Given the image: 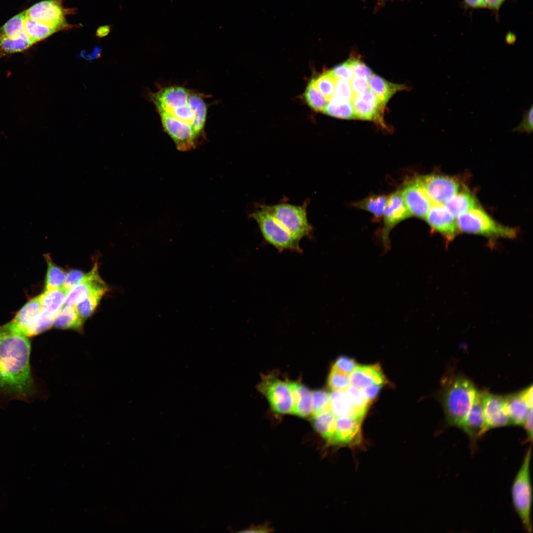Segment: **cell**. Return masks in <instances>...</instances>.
Returning <instances> with one entry per match:
<instances>
[{
	"mask_svg": "<svg viewBox=\"0 0 533 533\" xmlns=\"http://www.w3.org/2000/svg\"><path fill=\"white\" fill-rule=\"evenodd\" d=\"M460 429L468 436L471 451L474 453L478 439L487 432L481 392H477Z\"/></svg>",
	"mask_w": 533,
	"mask_h": 533,
	"instance_id": "cell-17",
	"label": "cell"
},
{
	"mask_svg": "<svg viewBox=\"0 0 533 533\" xmlns=\"http://www.w3.org/2000/svg\"><path fill=\"white\" fill-rule=\"evenodd\" d=\"M443 204L456 218L479 206L476 198L465 188Z\"/></svg>",
	"mask_w": 533,
	"mask_h": 533,
	"instance_id": "cell-23",
	"label": "cell"
},
{
	"mask_svg": "<svg viewBox=\"0 0 533 533\" xmlns=\"http://www.w3.org/2000/svg\"><path fill=\"white\" fill-rule=\"evenodd\" d=\"M331 411L337 417H353V408L345 391L333 390L330 394Z\"/></svg>",
	"mask_w": 533,
	"mask_h": 533,
	"instance_id": "cell-29",
	"label": "cell"
},
{
	"mask_svg": "<svg viewBox=\"0 0 533 533\" xmlns=\"http://www.w3.org/2000/svg\"><path fill=\"white\" fill-rule=\"evenodd\" d=\"M477 392L474 383L462 375L445 380L440 400L449 425L460 428Z\"/></svg>",
	"mask_w": 533,
	"mask_h": 533,
	"instance_id": "cell-3",
	"label": "cell"
},
{
	"mask_svg": "<svg viewBox=\"0 0 533 533\" xmlns=\"http://www.w3.org/2000/svg\"><path fill=\"white\" fill-rule=\"evenodd\" d=\"M47 264L45 278V290H51L63 287L67 274L60 267L55 265L48 255H45Z\"/></svg>",
	"mask_w": 533,
	"mask_h": 533,
	"instance_id": "cell-32",
	"label": "cell"
},
{
	"mask_svg": "<svg viewBox=\"0 0 533 533\" xmlns=\"http://www.w3.org/2000/svg\"><path fill=\"white\" fill-rule=\"evenodd\" d=\"M157 112L163 130L173 140L178 150L187 151L195 148L198 139L190 125L164 112Z\"/></svg>",
	"mask_w": 533,
	"mask_h": 533,
	"instance_id": "cell-12",
	"label": "cell"
},
{
	"mask_svg": "<svg viewBox=\"0 0 533 533\" xmlns=\"http://www.w3.org/2000/svg\"><path fill=\"white\" fill-rule=\"evenodd\" d=\"M525 429L528 439L530 442L533 440V410L531 409L523 425Z\"/></svg>",
	"mask_w": 533,
	"mask_h": 533,
	"instance_id": "cell-46",
	"label": "cell"
},
{
	"mask_svg": "<svg viewBox=\"0 0 533 533\" xmlns=\"http://www.w3.org/2000/svg\"><path fill=\"white\" fill-rule=\"evenodd\" d=\"M290 389L293 406L292 414L306 418L312 414V391L301 383L287 381Z\"/></svg>",
	"mask_w": 533,
	"mask_h": 533,
	"instance_id": "cell-21",
	"label": "cell"
},
{
	"mask_svg": "<svg viewBox=\"0 0 533 533\" xmlns=\"http://www.w3.org/2000/svg\"><path fill=\"white\" fill-rule=\"evenodd\" d=\"M76 306L65 305L57 314L53 325L61 329H82L83 321Z\"/></svg>",
	"mask_w": 533,
	"mask_h": 533,
	"instance_id": "cell-25",
	"label": "cell"
},
{
	"mask_svg": "<svg viewBox=\"0 0 533 533\" xmlns=\"http://www.w3.org/2000/svg\"><path fill=\"white\" fill-rule=\"evenodd\" d=\"M250 217L257 223L266 240L278 250L301 251L300 239L289 232L265 210L260 207L250 214Z\"/></svg>",
	"mask_w": 533,
	"mask_h": 533,
	"instance_id": "cell-8",
	"label": "cell"
},
{
	"mask_svg": "<svg viewBox=\"0 0 533 533\" xmlns=\"http://www.w3.org/2000/svg\"><path fill=\"white\" fill-rule=\"evenodd\" d=\"M344 391L353 408L352 417L363 420L370 403L365 398L361 389L352 384Z\"/></svg>",
	"mask_w": 533,
	"mask_h": 533,
	"instance_id": "cell-31",
	"label": "cell"
},
{
	"mask_svg": "<svg viewBox=\"0 0 533 533\" xmlns=\"http://www.w3.org/2000/svg\"><path fill=\"white\" fill-rule=\"evenodd\" d=\"M481 394L487 431L512 425L506 409L505 397L487 391H482Z\"/></svg>",
	"mask_w": 533,
	"mask_h": 533,
	"instance_id": "cell-16",
	"label": "cell"
},
{
	"mask_svg": "<svg viewBox=\"0 0 533 533\" xmlns=\"http://www.w3.org/2000/svg\"><path fill=\"white\" fill-rule=\"evenodd\" d=\"M258 388L266 397L274 412L282 414L291 413L293 399L287 381L268 375L264 377Z\"/></svg>",
	"mask_w": 533,
	"mask_h": 533,
	"instance_id": "cell-9",
	"label": "cell"
},
{
	"mask_svg": "<svg viewBox=\"0 0 533 533\" xmlns=\"http://www.w3.org/2000/svg\"><path fill=\"white\" fill-rule=\"evenodd\" d=\"M382 386L373 384L361 389L367 400L371 403L378 395Z\"/></svg>",
	"mask_w": 533,
	"mask_h": 533,
	"instance_id": "cell-45",
	"label": "cell"
},
{
	"mask_svg": "<svg viewBox=\"0 0 533 533\" xmlns=\"http://www.w3.org/2000/svg\"><path fill=\"white\" fill-rule=\"evenodd\" d=\"M401 192L411 215L425 218L433 203L425 191L419 177L407 182Z\"/></svg>",
	"mask_w": 533,
	"mask_h": 533,
	"instance_id": "cell-14",
	"label": "cell"
},
{
	"mask_svg": "<svg viewBox=\"0 0 533 533\" xmlns=\"http://www.w3.org/2000/svg\"><path fill=\"white\" fill-rule=\"evenodd\" d=\"M84 275L80 270H71L67 274L64 287L69 291L82 280Z\"/></svg>",
	"mask_w": 533,
	"mask_h": 533,
	"instance_id": "cell-44",
	"label": "cell"
},
{
	"mask_svg": "<svg viewBox=\"0 0 533 533\" xmlns=\"http://www.w3.org/2000/svg\"><path fill=\"white\" fill-rule=\"evenodd\" d=\"M505 397V406L512 425H523L531 409L521 392Z\"/></svg>",
	"mask_w": 533,
	"mask_h": 533,
	"instance_id": "cell-22",
	"label": "cell"
},
{
	"mask_svg": "<svg viewBox=\"0 0 533 533\" xmlns=\"http://www.w3.org/2000/svg\"><path fill=\"white\" fill-rule=\"evenodd\" d=\"M335 77L336 80L334 92L333 95L329 100L331 99H337L352 101L353 94L349 81L344 79L338 78L335 76Z\"/></svg>",
	"mask_w": 533,
	"mask_h": 533,
	"instance_id": "cell-37",
	"label": "cell"
},
{
	"mask_svg": "<svg viewBox=\"0 0 533 533\" xmlns=\"http://www.w3.org/2000/svg\"><path fill=\"white\" fill-rule=\"evenodd\" d=\"M353 96L363 93L369 89V80L358 76H354L349 81Z\"/></svg>",
	"mask_w": 533,
	"mask_h": 533,
	"instance_id": "cell-43",
	"label": "cell"
},
{
	"mask_svg": "<svg viewBox=\"0 0 533 533\" xmlns=\"http://www.w3.org/2000/svg\"><path fill=\"white\" fill-rule=\"evenodd\" d=\"M55 317L42 308L38 296L26 303L11 322L21 332L29 337L50 328L54 324Z\"/></svg>",
	"mask_w": 533,
	"mask_h": 533,
	"instance_id": "cell-7",
	"label": "cell"
},
{
	"mask_svg": "<svg viewBox=\"0 0 533 533\" xmlns=\"http://www.w3.org/2000/svg\"><path fill=\"white\" fill-rule=\"evenodd\" d=\"M425 219L431 228L441 234L447 244L453 241L459 231L457 218L443 204H433Z\"/></svg>",
	"mask_w": 533,
	"mask_h": 533,
	"instance_id": "cell-15",
	"label": "cell"
},
{
	"mask_svg": "<svg viewBox=\"0 0 533 533\" xmlns=\"http://www.w3.org/2000/svg\"><path fill=\"white\" fill-rule=\"evenodd\" d=\"M383 216L384 226L381 237L384 249L386 251L390 248L388 238L391 230L400 222L411 216L401 190H397L388 197Z\"/></svg>",
	"mask_w": 533,
	"mask_h": 533,
	"instance_id": "cell-13",
	"label": "cell"
},
{
	"mask_svg": "<svg viewBox=\"0 0 533 533\" xmlns=\"http://www.w3.org/2000/svg\"><path fill=\"white\" fill-rule=\"evenodd\" d=\"M369 85L383 106L397 92L406 89V86L403 84L390 82L374 74L369 79Z\"/></svg>",
	"mask_w": 533,
	"mask_h": 533,
	"instance_id": "cell-24",
	"label": "cell"
},
{
	"mask_svg": "<svg viewBox=\"0 0 533 533\" xmlns=\"http://www.w3.org/2000/svg\"><path fill=\"white\" fill-rule=\"evenodd\" d=\"M69 291L64 286L61 288L45 290L39 295L42 308L56 316L63 307Z\"/></svg>",
	"mask_w": 533,
	"mask_h": 533,
	"instance_id": "cell-26",
	"label": "cell"
},
{
	"mask_svg": "<svg viewBox=\"0 0 533 533\" xmlns=\"http://www.w3.org/2000/svg\"><path fill=\"white\" fill-rule=\"evenodd\" d=\"M32 18L50 26L58 31L68 27L65 15L68 13L61 0H44L25 10Z\"/></svg>",
	"mask_w": 533,
	"mask_h": 533,
	"instance_id": "cell-11",
	"label": "cell"
},
{
	"mask_svg": "<svg viewBox=\"0 0 533 533\" xmlns=\"http://www.w3.org/2000/svg\"><path fill=\"white\" fill-rule=\"evenodd\" d=\"M522 116V120L519 124L512 129L513 132L519 133H526L530 135L533 130V106L527 110H524Z\"/></svg>",
	"mask_w": 533,
	"mask_h": 533,
	"instance_id": "cell-38",
	"label": "cell"
},
{
	"mask_svg": "<svg viewBox=\"0 0 533 533\" xmlns=\"http://www.w3.org/2000/svg\"><path fill=\"white\" fill-rule=\"evenodd\" d=\"M459 231L478 234L490 239L514 238L517 229L502 225L493 220L480 206L457 218Z\"/></svg>",
	"mask_w": 533,
	"mask_h": 533,
	"instance_id": "cell-5",
	"label": "cell"
},
{
	"mask_svg": "<svg viewBox=\"0 0 533 533\" xmlns=\"http://www.w3.org/2000/svg\"><path fill=\"white\" fill-rule=\"evenodd\" d=\"M532 447L524 456L522 464L516 475L511 488V496L514 508L525 530L532 533L531 510L533 490L531 477Z\"/></svg>",
	"mask_w": 533,
	"mask_h": 533,
	"instance_id": "cell-4",
	"label": "cell"
},
{
	"mask_svg": "<svg viewBox=\"0 0 533 533\" xmlns=\"http://www.w3.org/2000/svg\"><path fill=\"white\" fill-rule=\"evenodd\" d=\"M354 75L364 77L367 79L374 75L372 70L360 59L351 58L348 60Z\"/></svg>",
	"mask_w": 533,
	"mask_h": 533,
	"instance_id": "cell-40",
	"label": "cell"
},
{
	"mask_svg": "<svg viewBox=\"0 0 533 533\" xmlns=\"http://www.w3.org/2000/svg\"><path fill=\"white\" fill-rule=\"evenodd\" d=\"M419 178L433 204H443L461 189L457 179L446 175L430 174Z\"/></svg>",
	"mask_w": 533,
	"mask_h": 533,
	"instance_id": "cell-10",
	"label": "cell"
},
{
	"mask_svg": "<svg viewBox=\"0 0 533 533\" xmlns=\"http://www.w3.org/2000/svg\"><path fill=\"white\" fill-rule=\"evenodd\" d=\"M307 206L306 201L302 205L281 203L273 205H260L259 207L292 234L301 239L312 233V228L307 218Z\"/></svg>",
	"mask_w": 533,
	"mask_h": 533,
	"instance_id": "cell-6",
	"label": "cell"
},
{
	"mask_svg": "<svg viewBox=\"0 0 533 533\" xmlns=\"http://www.w3.org/2000/svg\"><path fill=\"white\" fill-rule=\"evenodd\" d=\"M321 113L339 118H355L352 102L348 100L331 99L325 104Z\"/></svg>",
	"mask_w": 533,
	"mask_h": 533,
	"instance_id": "cell-28",
	"label": "cell"
},
{
	"mask_svg": "<svg viewBox=\"0 0 533 533\" xmlns=\"http://www.w3.org/2000/svg\"><path fill=\"white\" fill-rule=\"evenodd\" d=\"M357 366L354 360L342 356L337 359L332 368L345 375L349 376Z\"/></svg>",
	"mask_w": 533,
	"mask_h": 533,
	"instance_id": "cell-39",
	"label": "cell"
},
{
	"mask_svg": "<svg viewBox=\"0 0 533 533\" xmlns=\"http://www.w3.org/2000/svg\"><path fill=\"white\" fill-rule=\"evenodd\" d=\"M352 102L355 118L375 121L383 125L381 115L384 106L370 88L363 93L354 96Z\"/></svg>",
	"mask_w": 533,
	"mask_h": 533,
	"instance_id": "cell-20",
	"label": "cell"
},
{
	"mask_svg": "<svg viewBox=\"0 0 533 533\" xmlns=\"http://www.w3.org/2000/svg\"><path fill=\"white\" fill-rule=\"evenodd\" d=\"M387 198L384 195H372L354 203L353 205L367 211L379 220L383 216Z\"/></svg>",
	"mask_w": 533,
	"mask_h": 533,
	"instance_id": "cell-30",
	"label": "cell"
},
{
	"mask_svg": "<svg viewBox=\"0 0 533 533\" xmlns=\"http://www.w3.org/2000/svg\"><path fill=\"white\" fill-rule=\"evenodd\" d=\"M349 378L350 383L360 389L374 384L372 380L365 376L357 366L349 375Z\"/></svg>",
	"mask_w": 533,
	"mask_h": 533,
	"instance_id": "cell-41",
	"label": "cell"
},
{
	"mask_svg": "<svg viewBox=\"0 0 533 533\" xmlns=\"http://www.w3.org/2000/svg\"><path fill=\"white\" fill-rule=\"evenodd\" d=\"M362 421L350 416L337 417L332 445L349 447L360 445L362 442Z\"/></svg>",
	"mask_w": 533,
	"mask_h": 533,
	"instance_id": "cell-18",
	"label": "cell"
},
{
	"mask_svg": "<svg viewBox=\"0 0 533 533\" xmlns=\"http://www.w3.org/2000/svg\"><path fill=\"white\" fill-rule=\"evenodd\" d=\"M331 411L330 394L323 390L312 392V414L315 417L323 413Z\"/></svg>",
	"mask_w": 533,
	"mask_h": 533,
	"instance_id": "cell-34",
	"label": "cell"
},
{
	"mask_svg": "<svg viewBox=\"0 0 533 533\" xmlns=\"http://www.w3.org/2000/svg\"><path fill=\"white\" fill-rule=\"evenodd\" d=\"M107 291V290H105L93 291L85 300L76 306L79 314L83 319L92 314Z\"/></svg>",
	"mask_w": 533,
	"mask_h": 533,
	"instance_id": "cell-33",
	"label": "cell"
},
{
	"mask_svg": "<svg viewBox=\"0 0 533 533\" xmlns=\"http://www.w3.org/2000/svg\"><path fill=\"white\" fill-rule=\"evenodd\" d=\"M28 338L11 321L0 326V392L21 398L34 393Z\"/></svg>",
	"mask_w": 533,
	"mask_h": 533,
	"instance_id": "cell-1",
	"label": "cell"
},
{
	"mask_svg": "<svg viewBox=\"0 0 533 533\" xmlns=\"http://www.w3.org/2000/svg\"><path fill=\"white\" fill-rule=\"evenodd\" d=\"M111 28L108 25H104L99 27L96 32L97 37L103 38L107 36L110 33Z\"/></svg>",
	"mask_w": 533,
	"mask_h": 533,
	"instance_id": "cell-48",
	"label": "cell"
},
{
	"mask_svg": "<svg viewBox=\"0 0 533 533\" xmlns=\"http://www.w3.org/2000/svg\"><path fill=\"white\" fill-rule=\"evenodd\" d=\"M98 290H108V287L100 276L98 264L95 263L91 270L85 274L82 280L69 291L64 305L76 306L92 292Z\"/></svg>",
	"mask_w": 533,
	"mask_h": 533,
	"instance_id": "cell-19",
	"label": "cell"
},
{
	"mask_svg": "<svg viewBox=\"0 0 533 533\" xmlns=\"http://www.w3.org/2000/svg\"><path fill=\"white\" fill-rule=\"evenodd\" d=\"M157 111L190 125L197 139L204 134L207 107L201 94L179 86L161 87L149 94Z\"/></svg>",
	"mask_w": 533,
	"mask_h": 533,
	"instance_id": "cell-2",
	"label": "cell"
},
{
	"mask_svg": "<svg viewBox=\"0 0 533 533\" xmlns=\"http://www.w3.org/2000/svg\"><path fill=\"white\" fill-rule=\"evenodd\" d=\"M516 37L513 34L509 33L505 38L506 42L508 44H513L516 41Z\"/></svg>",
	"mask_w": 533,
	"mask_h": 533,
	"instance_id": "cell-49",
	"label": "cell"
},
{
	"mask_svg": "<svg viewBox=\"0 0 533 533\" xmlns=\"http://www.w3.org/2000/svg\"><path fill=\"white\" fill-rule=\"evenodd\" d=\"M330 70L336 77L348 81H350L355 76L348 60Z\"/></svg>",
	"mask_w": 533,
	"mask_h": 533,
	"instance_id": "cell-42",
	"label": "cell"
},
{
	"mask_svg": "<svg viewBox=\"0 0 533 533\" xmlns=\"http://www.w3.org/2000/svg\"><path fill=\"white\" fill-rule=\"evenodd\" d=\"M510 0H462V5L465 9H488L493 11L497 17L502 5Z\"/></svg>",
	"mask_w": 533,
	"mask_h": 533,
	"instance_id": "cell-35",
	"label": "cell"
},
{
	"mask_svg": "<svg viewBox=\"0 0 533 533\" xmlns=\"http://www.w3.org/2000/svg\"><path fill=\"white\" fill-rule=\"evenodd\" d=\"M521 393L527 402L528 405L533 407V386L531 385L530 387H527L524 390H522Z\"/></svg>",
	"mask_w": 533,
	"mask_h": 533,
	"instance_id": "cell-47",
	"label": "cell"
},
{
	"mask_svg": "<svg viewBox=\"0 0 533 533\" xmlns=\"http://www.w3.org/2000/svg\"><path fill=\"white\" fill-rule=\"evenodd\" d=\"M350 383L349 376L332 368L328 378V385L332 390L344 391Z\"/></svg>",
	"mask_w": 533,
	"mask_h": 533,
	"instance_id": "cell-36",
	"label": "cell"
},
{
	"mask_svg": "<svg viewBox=\"0 0 533 533\" xmlns=\"http://www.w3.org/2000/svg\"><path fill=\"white\" fill-rule=\"evenodd\" d=\"M337 417L332 411L313 417L312 423L316 431L332 445L336 426Z\"/></svg>",
	"mask_w": 533,
	"mask_h": 533,
	"instance_id": "cell-27",
	"label": "cell"
}]
</instances>
